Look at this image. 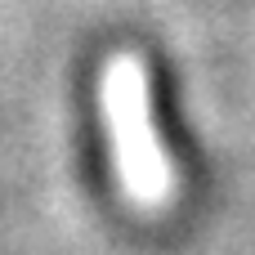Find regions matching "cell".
Returning <instances> with one entry per match:
<instances>
[{
	"instance_id": "obj_1",
	"label": "cell",
	"mask_w": 255,
	"mask_h": 255,
	"mask_svg": "<svg viewBox=\"0 0 255 255\" xmlns=\"http://www.w3.org/2000/svg\"><path fill=\"white\" fill-rule=\"evenodd\" d=\"M103 117L112 130V152H117V175L139 206H166L175 197V170L161 152L157 126H152V103H148V67L139 54H117L99 81Z\"/></svg>"
}]
</instances>
